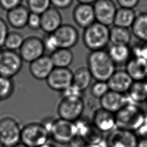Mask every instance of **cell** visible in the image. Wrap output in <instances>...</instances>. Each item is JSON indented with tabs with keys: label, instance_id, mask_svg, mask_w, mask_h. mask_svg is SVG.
I'll list each match as a JSON object with an SVG mask.
<instances>
[{
	"label": "cell",
	"instance_id": "obj_24",
	"mask_svg": "<svg viewBox=\"0 0 147 147\" xmlns=\"http://www.w3.org/2000/svg\"><path fill=\"white\" fill-rule=\"evenodd\" d=\"M132 33L129 29L113 25L110 28V42L112 45H130Z\"/></svg>",
	"mask_w": 147,
	"mask_h": 147
},
{
	"label": "cell",
	"instance_id": "obj_1",
	"mask_svg": "<svg viewBox=\"0 0 147 147\" xmlns=\"http://www.w3.org/2000/svg\"><path fill=\"white\" fill-rule=\"evenodd\" d=\"M87 65L93 79L97 81L107 82L116 70V65L105 50L90 51Z\"/></svg>",
	"mask_w": 147,
	"mask_h": 147
},
{
	"label": "cell",
	"instance_id": "obj_13",
	"mask_svg": "<svg viewBox=\"0 0 147 147\" xmlns=\"http://www.w3.org/2000/svg\"><path fill=\"white\" fill-rule=\"evenodd\" d=\"M92 6L96 22L107 26L113 25L118 9L113 0H97Z\"/></svg>",
	"mask_w": 147,
	"mask_h": 147
},
{
	"label": "cell",
	"instance_id": "obj_38",
	"mask_svg": "<svg viewBox=\"0 0 147 147\" xmlns=\"http://www.w3.org/2000/svg\"><path fill=\"white\" fill-rule=\"evenodd\" d=\"M22 0H0V7L7 11L22 5Z\"/></svg>",
	"mask_w": 147,
	"mask_h": 147
},
{
	"label": "cell",
	"instance_id": "obj_28",
	"mask_svg": "<svg viewBox=\"0 0 147 147\" xmlns=\"http://www.w3.org/2000/svg\"><path fill=\"white\" fill-rule=\"evenodd\" d=\"M49 56L54 67L58 68H68L74 59L72 51L67 48H59Z\"/></svg>",
	"mask_w": 147,
	"mask_h": 147
},
{
	"label": "cell",
	"instance_id": "obj_11",
	"mask_svg": "<svg viewBox=\"0 0 147 147\" xmlns=\"http://www.w3.org/2000/svg\"><path fill=\"white\" fill-rule=\"evenodd\" d=\"M75 123L77 135L79 136L86 144H98L104 141L103 133L92 124L91 119L81 117Z\"/></svg>",
	"mask_w": 147,
	"mask_h": 147
},
{
	"label": "cell",
	"instance_id": "obj_26",
	"mask_svg": "<svg viewBox=\"0 0 147 147\" xmlns=\"http://www.w3.org/2000/svg\"><path fill=\"white\" fill-rule=\"evenodd\" d=\"M92 79L88 68L80 67L73 72L72 84L83 92L90 87Z\"/></svg>",
	"mask_w": 147,
	"mask_h": 147
},
{
	"label": "cell",
	"instance_id": "obj_9",
	"mask_svg": "<svg viewBox=\"0 0 147 147\" xmlns=\"http://www.w3.org/2000/svg\"><path fill=\"white\" fill-rule=\"evenodd\" d=\"M138 138L133 131L115 127L104 139L106 147H137Z\"/></svg>",
	"mask_w": 147,
	"mask_h": 147
},
{
	"label": "cell",
	"instance_id": "obj_23",
	"mask_svg": "<svg viewBox=\"0 0 147 147\" xmlns=\"http://www.w3.org/2000/svg\"><path fill=\"white\" fill-rule=\"evenodd\" d=\"M110 59L117 66H123L132 57L130 45H111L107 51Z\"/></svg>",
	"mask_w": 147,
	"mask_h": 147
},
{
	"label": "cell",
	"instance_id": "obj_31",
	"mask_svg": "<svg viewBox=\"0 0 147 147\" xmlns=\"http://www.w3.org/2000/svg\"><path fill=\"white\" fill-rule=\"evenodd\" d=\"M14 91L12 78L0 76V101L9 99Z\"/></svg>",
	"mask_w": 147,
	"mask_h": 147
},
{
	"label": "cell",
	"instance_id": "obj_32",
	"mask_svg": "<svg viewBox=\"0 0 147 147\" xmlns=\"http://www.w3.org/2000/svg\"><path fill=\"white\" fill-rule=\"evenodd\" d=\"M26 7L30 13L41 15L51 7V0H26Z\"/></svg>",
	"mask_w": 147,
	"mask_h": 147
},
{
	"label": "cell",
	"instance_id": "obj_12",
	"mask_svg": "<svg viewBox=\"0 0 147 147\" xmlns=\"http://www.w3.org/2000/svg\"><path fill=\"white\" fill-rule=\"evenodd\" d=\"M72 80L73 72L70 69L55 67L45 80L51 90L61 92L72 84Z\"/></svg>",
	"mask_w": 147,
	"mask_h": 147
},
{
	"label": "cell",
	"instance_id": "obj_42",
	"mask_svg": "<svg viewBox=\"0 0 147 147\" xmlns=\"http://www.w3.org/2000/svg\"><path fill=\"white\" fill-rule=\"evenodd\" d=\"M135 133L138 138H147V114L143 123Z\"/></svg>",
	"mask_w": 147,
	"mask_h": 147
},
{
	"label": "cell",
	"instance_id": "obj_4",
	"mask_svg": "<svg viewBox=\"0 0 147 147\" xmlns=\"http://www.w3.org/2000/svg\"><path fill=\"white\" fill-rule=\"evenodd\" d=\"M82 40L90 51L105 50L110 42V28L95 21L84 29Z\"/></svg>",
	"mask_w": 147,
	"mask_h": 147
},
{
	"label": "cell",
	"instance_id": "obj_2",
	"mask_svg": "<svg viewBox=\"0 0 147 147\" xmlns=\"http://www.w3.org/2000/svg\"><path fill=\"white\" fill-rule=\"evenodd\" d=\"M41 123L48 130L50 138L59 144H69L77 134L76 126L73 122L60 118L47 117Z\"/></svg>",
	"mask_w": 147,
	"mask_h": 147
},
{
	"label": "cell",
	"instance_id": "obj_22",
	"mask_svg": "<svg viewBox=\"0 0 147 147\" xmlns=\"http://www.w3.org/2000/svg\"><path fill=\"white\" fill-rule=\"evenodd\" d=\"M126 72L134 82L147 80V61L136 57H132L125 65Z\"/></svg>",
	"mask_w": 147,
	"mask_h": 147
},
{
	"label": "cell",
	"instance_id": "obj_3",
	"mask_svg": "<svg viewBox=\"0 0 147 147\" xmlns=\"http://www.w3.org/2000/svg\"><path fill=\"white\" fill-rule=\"evenodd\" d=\"M146 114L138 104L130 101L115 113L116 127L135 133L143 123Z\"/></svg>",
	"mask_w": 147,
	"mask_h": 147
},
{
	"label": "cell",
	"instance_id": "obj_36",
	"mask_svg": "<svg viewBox=\"0 0 147 147\" xmlns=\"http://www.w3.org/2000/svg\"><path fill=\"white\" fill-rule=\"evenodd\" d=\"M27 26L33 30H37L41 29V15L30 13L28 20Z\"/></svg>",
	"mask_w": 147,
	"mask_h": 147
},
{
	"label": "cell",
	"instance_id": "obj_15",
	"mask_svg": "<svg viewBox=\"0 0 147 147\" xmlns=\"http://www.w3.org/2000/svg\"><path fill=\"white\" fill-rule=\"evenodd\" d=\"M91 121L102 133H108L116 127L115 114L100 107L94 110Z\"/></svg>",
	"mask_w": 147,
	"mask_h": 147
},
{
	"label": "cell",
	"instance_id": "obj_29",
	"mask_svg": "<svg viewBox=\"0 0 147 147\" xmlns=\"http://www.w3.org/2000/svg\"><path fill=\"white\" fill-rule=\"evenodd\" d=\"M127 95L130 101L135 103L145 102L147 99V80L134 82Z\"/></svg>",
	"mask_w": 147,
	"mask_h": 147
},
{
	"label": "cell",
	"instance_id": "obj_25",
	"mask_svg": "<svg viewBox=\"0 0 147 147\" xmlns=\"http://www.w3.org/2000/svg\"><path fill=\"white\" fill-rule=\"evenodd\" d=\"M136 11L134 9L124 7L118 8L113 25L125 28H131L137 16Z\"/></svg>",
	"mask_w": 147,
	"mask_h": 147
},
{
	"label": "cell",
	"instance_id": "obj_33",
	"mask_svg": "<svg viewBox=\"0 0 147 147\" xmlns=\"http://www.w3.org/2000/svg\"><path fill=\"white\" fill-rule=\"evenodd\" d=\"M110 90L107 82L95 80L90 87V93L92 97L100 99Z\"/></svg>",
	"mask_w": 147,
	"mask_h": 147
},
{
	"label": "cell",
	"instance_id": "obj_27",
	"mask_svg": "<svg viewBox=\"0 0 147 147\" xmlns=\"http://www.w3.org/2000/svg\"><path fill=\"white\" fill-rule=\"evenodd\" d=\"M131 32L140 41H147V11L141 12L137 14L131 27Z\"/></svg>",
	"mask_w": 147,
	"mask_h": 147
},
{
	"label": "cell",
	"instance_id": "obj_18",
	"mask_svg": "<svg viewBox=\"0 0 147 147\" xmlns=\"http://www.w3.org/2000/svg\"><path fill=\"white\" fill-rule=\"evenodd\" d=\"M54 68L55 67L50 56L44 54L30 63L29 69L34 78L42 80L47 79Z\"/></svg>",
	"mask_w": 147,
	"mask_h": 147
},
{
	"label": "cell",
	"instance_id": "obj_35",
	"mask_svg": "<svg viewBox=\"0 0 147 147\" xmlns=\"http://www.w3.org/2000/svg\"><path fill=\"white\" fill-rule=\"evenodd\" d=\"M132 57H139L147 61V41H140L130 47Z\"/></svg>",
	"mask_w": 147,
	"mask_h": 147
},
{
	"label": "cell",
	"instance_id": "obj_49",
	"mask_svg": "<svg viewBox=\"0 0 147 147\" xmlns=\"http://www.w3.org/2000/svg\"><path fill=\"white\" fill-rule=\"evenodd\" d=\"M145 103H146V107H147V99H146V100L145 102Z\"/></svg>",
	"mask_w": 147,
	"mask_h": 147
},
{
	"label": "cell",
	"instance_id": "obj_44",
	"mask_svg": "<svg viewBox=\"0 0 147 147\" xmlns=\"http://www.w3.org/2000/svg\"><path fill=\"white\" fill-rule=\"evenodd\" d=\"M137 147H147V138H138Z\"/></svg>",
	"mask_w": 147,
	"mask_h": 147
},
{
	"label": "cell",
	"instance_id": "obj_39",
	"mask_svg": "<svg viewBox=\"0 0 147 147\" xmlns=\"http://www.w3.org/2000/svg\"><path fill=\"white\" fill-rule=\"evenodd\" d=\"M74 0H51L52 7L58 10H64L69 7L73 3Z\"/></svg>",
	"mask_w": 147,
	"mask_h": 147
},
{
	"label": "cell",
	"instance_id": "obj_8",
	"mask_svg": "<svg viewBox=\"0 0 147 147\" xmlns=\"http://www.w3.org/2000/svg\"><path fill=\"white\" fill-rule=\"evenodd\" d=\"M23 60L17 51L1 49L0 51V76L12 78L21 71Z\"/></svg>",
	"mask_w": 147,
	"mask_h": 147
},
{
	"label": "cell",
	"instance_id": "obj_7",
	"mask_svg": "<svg viewBox=\"0 0 147 147\" xmlns=\"http://www.w3.org/2000/svg\"><path fill=\"white\" fill-rule=\"evenodd\" d=\"M22 127L18 121L9 116L0 119V145L13 147L21 142Z\"/></svg>",
	"mask_w": 147,
	"mask_h": 147
},
{
	"label": "cell",
	"instance_id": "obj_46",
	"mask_svg": "<svg viewBox=\"0 0 147 147\" xmlns=\"http://www.w3.org/2000/svg\"><path fill=\"white\" fill-rule=\"evenodd\" d=\"M83 147H106L104 141L98 144H86Z\"/></svg>",
	"mask_w": 147,
	"mask_h": 147
},
{
	"label": "cell",
	"instance_id": "obj_40",
	"mask_svg": "<svg viewBox=\"0 0 147 147\" xmlns=\"http://www.w3.org/2000/svg\"><path fill=\"white\" fill-rule=\"evenodd\" d=\"M61 97L64 96H83V92L79 90L77 87L72 84L69 87L66 88L63 91L61 92Z\"/></svg>",
	"mask_w": 147,
	"mask_h": 147
},
{
	"label": "cell",
	"instance_id": "obj_14",
	"mask_svg": "<svg viewBox=\"0 0 147 147\" xmlns=\"http://www.w3.org/2000/svg\"><path fill=\"white\" fill-rule=\"evenodd\" d=\"M60 48L71 49L76 45L79 34L78 29L69 24H62L54 33Z\"/></svg>",
	"mask_w": 147,
	"mask_h": 147
},
{
	"label": "cell",
	"instance_id": "obj_20",
	"mask_svg": "<svg viewBox=\"0 0 147 147\" xmlns=\"http://www.w3.org/2000/svg\"><path fill=\"white\" fill-rule=\"evenodd\" d=\"M59 10L51 6L41 14V29L45 33H54L63 24Z\"/></svg>",
	"mask_w": 147,
	"mask_h": 147
},
{
	"label": "cell",
	"instance_id": "obj_37",
	"mask_svg": "<svg viewBox=\"0 0 147 147\" xmlns=\"http://www.w3.org/2000/svg\"><path fill=\"white\" fill-rule=\"evenodd\" d=\"M9 32L8 24L6 20L0 17V48L4 47L5 42Z\"/></svg>",
	"mask_w": 147,
	"mask_h": 147
},
{
	"label": "cell",
	"instance_id": "obj_45",
	"mask_svg": "<svg viewBox=\"0 0 147 147\" xmlns=\"http://www.w3.org/2000/svg\"><path fill=\"white\" fill-rule=\"evenodd\" d=\"M97 0H77L79 3H84L88 5H93Z\"/></svg>",
	"mask_w": 147,
	"mask_h": 147
},
{
	"label": "cell",
	"instance_id": "obj_47",
	"mask_svg": "<svg viewBox=\"0 0 147 147\" xmlns=\"http://www.w3.org/2000/svg\"><path fill=\"white\" fill-rule=\"evenodd\" d=\"M39 147H56V146L53 144H52V143L48 142H47V143H46V144H44V145H41Z\"/></svg>",
	"mask_w": 147,
	"mask_h": 147
},
{
	"label": "cell",
	"instance_id": "obj_6",
	"mask_svg": "<svg viewBox=\"0 0 147 147\" xmlns=\"http://www.w3.org/2000/svg\"><path fill=\"white\" fill-rule=\"evenodd\" d=\"M49 138L48 130L41 122H30L22 127L21 142L28 147H39Z\"/></svg>",
	"mask_w": 147,
	"mask_h": 147
},
{
	"label": "cell",
	"instance_id": "obj_30",
	"mask_svg": "<svg viewBox=\"0 0 147 147\" xmlns=\"http://www.w3.org/2000/svg\"><path fill=\"white\" fill-rule=\"evenodd\" d=\"M25 37L22 33L17 31L9 32L6 38L4 47L5 49L17 51L22 46Z\"/></svg>",
	"mask_w": 147,
	"mask_h": 147
},
{
	"label": "cell",
	"instance_id": "obj_48",
	"mask_svg": "<svg viewBox=\"0 0 147 147\" xmlns=\"http://www.w3.org/2000/svg\"><path fill=\"white\" fill-rule=\"evenodd\" d=\"M13 147H28V146H26V145H25L23 144L22 143L20 142V143H19V144H18L14 145V146H13Z\"/></svg>",
	"mask_w": 147,
	"mask_h": 147
},
{
	"label": "cell",
	"instance_id": "obj_21",
	"mask_svg": "<svg viewBox=\"0 0 147 147\" xmlns=\"http://www.w3.org/2000/svg\"><path fill=\"white\" fill-rule=\"evenodd\" d=\"M30 13L26 6L21 5L7 11L6 22L13 28L22 29L27 26Z\"/></svg>",
	"mask_w": 147,
	"mask_h": 147
},
{
	"label": "cell",
	"instance_id": "obj_16",
	"mask_svg": "<svg viewBox=\"0 0 147 147\" xmlns=\"http://www.w3.org/2000/svg\"><path fill=\"white\" fill-rule=\"evenodd\" d=\"M134 81L125 69H116L107 81L110 90L126 94Z\"/></svg>",
	"mask_w": 147,
	"mask_h": 147
},
{
	"label": "cell",
	"instance_id": "obj_43",
	"mask_svg": "<svg viewBox=\"0 0 147 147\" xmlns=\"http://www.w3.org/2000/svg\"><path fill=\"white\" fill-rule=\"evenodd\" d=\"M86 144L84 140L79 136L76 134L68 145L71 147H83Z\"/></svg>",
	"mask_w": 147,
	"mask_h": 147
},
{
	"label": "cell",
	"instance_id": "obj_10",
	"mask_svg": "<svg viewBox=\"0 0 147 147\" xmlns=\"http://www.w3.org/2000/svg\"><path fill=\"white\" fill-rule=\"evenodd\" d=\"M44 52L42 38L37 36L25 38L18 52L22 60L29 63L43 56Z\"/></svg>",
	"mask_w": 147,
	"mask_h": 147
},
{
	"label": "cell",
	"instance_id": "obj_17",
	"mask_svg": "<svg viewBox=\"0 0 147 147\" xmlns=\"http://www.w3.org/2000/svg\"><path fill=\"white\" fill-rule=\"evenodd\" d=\"M130 101L127 95L109 90L99 99V105L100 107L115 114Z\"/></svg>",
	"mask_w": 147,
	"mask_h": 147
},
{
	"label": "cell",
	"instance_id": "obj_41",
	"mask_svg": "<svg viewBox=\"0 0 147 147\" xmlns=\"http://www.w3.org/2000/svg\"><path fill=\"white\" fill-rule=\"evenodd\" d=\"M140 0H116L120 7L134 9L139 3Z\"/></svg>",
	"mask_w": 147,
	"mask_h": 147
},
{
	"label": "cell",
	"instance_id": "obj_19",
	"mask_svg": "<svg viewBox=\"0 0 147 147\" xmlns=\"http://www.w3.org/2000/svg\"><path fill=\"white\" fill-rule=\"evenodd\" d=\"M72 17L75 24L84 29L96 21L92 5L78 3L73 10Z\"/></svg>",
	"mask_w": 147,
	"mask_h": 147
},
{
	"label": "cell",
	"instance_id": "obj_5",
	"mask_svg": "<svg viewBox=\"0 0 147 147\" xmlns=\"http://www.w3.org/2000/svg\"><path fill=\"white\" fill-rule=\"evenodd\" d=\"M85 106L82 96H64L57 105V113L59 118L75 122L82 117Z\"/></svg>",
	"mask_w": 147,
	"mask_h": 147
},
{
	"label": "cell",
	"instance_id": "obj_34",
	"mask_svg": "<svg viewBox=\"0 0 147 147\" xmlns=\"http://www.w3.org/2000/svg\"><path fill=\"white\" fill-rule=\"evenodd\" d=\"M45 52H47L50 55L58 49L59 48L57 40L53 33H45L42 38Z\"/></svg>",
	"mask_w": 147,
	"mask_h": 147
}]
</instances>
